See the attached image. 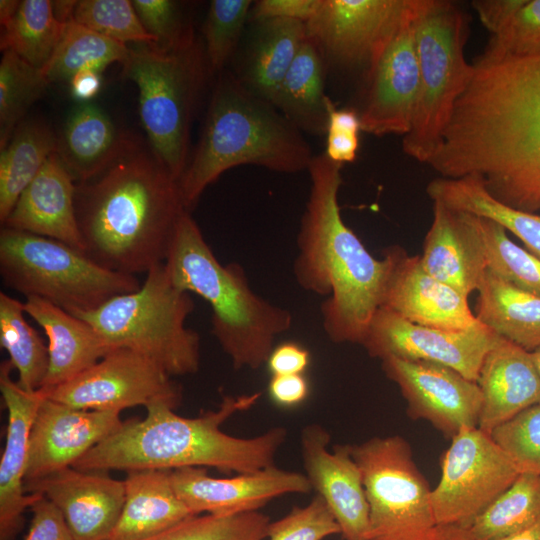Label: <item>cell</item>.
Masks as SVG:
<instances>
[{"label": "cell", "mask_w": 540, "mask_h": 540, "mask_svg": "<svg viewBox=\"0 0 540 540\" xmlns=\"http://www.w3.org/2000/svg\"><path fill=\"white\" fill-rule=\"evenodd\" d=\"M342 164L326 154L313 156L311 186L297 236L293 273L298 285L319 296L322 325L334 343L362 345L382 307L392 267L389 248L373 257L342 219L338 193Z\"/></svg>", "instance_id": "1"}, {"label": "cell", "mask_w": 540, "mask_h": 540, "mask_svg": "<svg viewBox=\"0 0 540 540\" xmlns=\"http://www.w3.org/2000/svg\"><path fill=\"white\" fill-rule=\"evenodd\" d=\"M185 211L178 181L141 144L99 175L76 183L84 253L113 272L147 273L164 263Z\"/></svg>", "instance_id": "2"}, {"label": "cell", "mask_w": 540, "mask_h": 540, "mask_svg": "<svg viewBox=\"0 0 540 540\" xmlns=\"http://www.w3.org/2000/svg\"><path fill=\"white\" fill-rule=\"evenodd\" d=\"M260 396V392L225 396L216 410L195 418L179 416L164 402L152 403L145 407V418L122 421L72 467L98 472L211 467L240 474L274 466L287 438L286 428L272 427L250 438L221 429L234 414L253 407Z\"/></svg>", "instance_id": "3"}, {"label": "cell", "mask_w": 540, "mask_h": 540, "mask_svg": "<svg viewBox=\"0 0 540 540\" xmlns=\"http://www.w3.org/2000/svg\"><path fill=\"white\" fill-rule=\"evenodd\" d=\"M314 155L301 130L240 78L220 75L196 151L178 181L184 207L192 208L225 171L240 165L295 173Z\"/></svg>", "instance_id": "4"}, {"label": "cell", "mask_w": 540, "mask_h": 540, "mask_svg": "<svg viewBox=\"0 0 540 540\" xmlns=\"http://www.w3.org/2000/svg\"><path fill=\"white\" fill-rule=\"evenodd\" d=\"M164 263L178 288L209 303L212 334L234 369L266 364L275 337L292 326L291 312L256 294L240 264H221L189 211L179 219Z\"/></svg>", "instance_id": "5"}, {"label": "cell", "mask_w": 540, "mask_h": 540, "mask_svg": "<svg viewBox=\"0 0 540 540\" xmlns=\"http://www.w3.org/2000/svg\"><path fill=\"white\" fill-rule=\"evenodd\" d=\"M140 288L116 296L94 311L72 315L88 322L112 348H127L172 376L195 374L200 337L186 327L194 310L190 293L172 281L165 263L152 267Z\"/></svg>", "instance_id": "6"}, {"label": "cell", "mask_w": 540, "mask_h": 540, "mask_svg": "<svg viewBox=\"0 0 540 540\" xmlns=\"http://www.w3.org/2000/svg\"><path fill=\"white\" fill-rule=\"evenodd\" d=\"M125 78L138 89L139 115L150 150L179 181L188 164L190 126L209 69L196 37L164 47L136 44L122 63Z\"/></svg>", "instance_id": "7"}, {"label": "cell", "mask_w": 540, "mask_h": 540, "mask_svg": "<svg viewBox=\"0 0 540 540\" xmlns=\"http://www.w3.org/2000/svg\"><path fill=\"white\" fill-rule=\"evenodd\" d=\"M469 16L449 0H418L415 45L419 92L410 131L403 136L406 155L428 163L441 145L456 101L473 77L464 48Z\"/></svg>", "instance_id": "8"}, {"label": "cell", "mask_w": 540, "mask_h": 540, "mask_svg": "<svg viewBox=\"0 0 540 540\" xmlns=\"http://www.w3.org/2000/svg\"><path fill=\"white\" fill-rule=\"evenodd\" d=\"M0 274L6 287L44 299L70 314L94 311L137 291L135 275L113 272L61 241L2 227Z\"/></svg>", "instance_id": "9"}, {"label": "cell", "mask_w": 540, "mask_h": 540, "mask_svg": "<svg viewBox=\"0 0 540 540\" xmlns=\"http://www.w3.org/2000/svg\"><path fill=\"white\" fill-rule=\"evenodd\" d=\"M369 505V540H434L431 489L399 435L351 445Z\"/></svg>", "instance_id": "10"}, {"label": "cell", "mask_w": 540, "mask_h": 540, "mask_svg": "<svg viewBox=\"0 0 540 540\" xmlns=\"http://www.w3.org/2000/svg\"><path fill=\"white\" fill-rule=\"evenodd\" d=\"M521 472L490 434L463 427L441 460V477L431 491L438 526L469 528Z\"/></svg>", "instance_id": "11"}, {"label": "cell", "mask_w": 540, "mask_h": 540, "mask_svg": "<svg viewBox=\"0 0 540 540\" xmlns=\"http://www.w3.org/2000/svg\"><path fill=\"white\" fill-rule=\"evenodd\" d=\"M40 392L77 409L118 413L155 402H164L175 409L182 400L180 385L167 372L127 348L113 349L72 380Z\"/></svg>", "instance_id": "12"}, {"label": "cell", "mask_w": 540, "mask_h": 540, "mask_svg": "<svg viewBox=\"0 0 540 540\" xmlns=\"http://www.w3.org/2000/svg\"><path fill=\"white\" fill-rule=\"evenodd\" d=\"M498 337L480 322L466 330L449 331L412 323L380 307L362 346L373 358L433 362L476 382L483 359Z\"/></svg>", "instance_id": "13"}, {"label": "cell", "mask_w": 540, "mask_h": 540, "mask_svg": "<svg viewBox=\"0 0 540 540\" xmlns=\"http://www.w3.org/2000/svg\"><path fill=\"white\" fill-rule=\"evenodd\" d=\"M414 0H322L306 23L325 60L366 69L400 28Z\"/></svg>", "instance_id": "14"}, {"label": "cell", "mask_w": 540, "mask_h": 540, "mask_svg": "<svg viewBox=\"0 0 540 540\" xmlns=\"http://www.w3.org/2000/svg\"><path fill=\"white\" fill-rule=\"evenodd\" d=\"M418 0L400 28L366 69V90L359 112L362 131L405 136L411 129L419 92L415 45Z\"/></svg>", "instance_id": "15"}, {"label": "cell", "mask_w": 540, "mask_h": 540, "mask_svg": "<svg viewBox=\"0 0 540 540\" xmlns=\"http://www.w3.org/2000/svg\"><path fill=\"white\" fill-rule=\"evenodd\" d=\"M381 361L387 378L400 389L411 418L429 422L450 439L463 427H477L482 405L477 382L433 362L395 357Z\"/></svg>", "instance_id": "16"}, {"label": "cell", "mask_w": 540, "mask_h": 540, "mask_svg": "<svg viewBox=\"0 0 540 540\" xmlns=\"http://www.w3.org/2000/svg\"><path fill=\"white\" fill-rule=\"evenodd\" d=\"M329 432L312 423L301 431L300 447L305 475L328 506L345 540H369V505L362 472L351 445L329 450Z\"/></svg>", "instance_id": "17"}, {"label": "cell", "mask_w": 540, "mask_h": 540, "mask_svg": "<svg viewBox=\"0 0 540 540\" xmlns=\"http://www.w3.org/2000/svg\"><path fill=\"white\" fill-rule=\"evenodd\" d=\"M170 477L178 497L195 515L259 511L277 497L312 490L305 474L275 465L230 478L211 477L206 468L188 467L171 470Z\"/></svg>", "instance_id": "18"}, {"label": "cell", "mask_w": 540, "mask_h": 540, "mask_svg": "<svg viewBox=\"0 0 540 540\" xmlns=\"http://www.w3.org/2000/svg\"><path fill=\"white\" fill-rule=\"evenodd\" d=\"M119 414L77 409L44 396L31 428L25 483L72 467L119 428Z\"/></svg>", "instance_id": "19"}, {"label": "cell", "mask_w": 540, "mask_h": 540, "mask_svg": "<svg viewBox=\"0 0 540 540\" xmlns=\"http://www.w3.org/2000/svg\"><path fill=\"white\" fill-rule=\"evenodd\" d=\"M25 493H41L62 513L75 540H108L125 502L124 480L107 472L66 468L24 484Z\"/></svg>", "instance_id": "20"}, {"label": "cell", "mask_w": 540, "mask_h": 540, "mask_svg": "<svg viewBox=\"0 0 540 540\" xmlns=\"http://www.w3.org/2000/svg\"><path fill=\"white\" fill-rule=\"evenodd\" d=\"M389 250L392 267L382 307L412 323L449 331L466 330L479 323L468 297L428 274L420 255L410 256L399 246Z\"/></svg>", "instance_id": "21"}, {"label": "cell", "mask_w": 540, "mask_h": 540, "mask_svg": "<svg viewBox=\"0 0 540 540\" xmlns=\"http://www.w3.org/2000/svg\"><path fill=\"white\" fill-rule=\"evenodd\" d=\"M9 360L0 365V390L8 411L5 447L0 461V540H15L24 524L23 513L41 497L25 493L32 424L44 395L27 392L10 374Z\"/></svg>", "instance_id": "22"}, {"label": "cell", "mask_w": 540, "mask_h": 540, "mask_svg": "<svg viewBox=\"0 0 540 540\" xmlns=\"http://www.w3.org/2000/svg\"><path fill=\"white\" fill-rule=\"evenodd\" d=\"M424 270L469 297L488 269L486 248L476 217L433 201V219L423 242Z\"/></svg>", "instance_id": "23"}, {"label": "cell", "mask_w": 540, "mask_h": 540, "mask_svg": "<svg viewBox=\"0 0 540 540\" xmlns=\"http://www.w3.org/2000/svg\"><path fill=\"white\" fill-rule=\"evenodd\" d=\"M76 182L57 152L22 192L2 227L61 241L84 252L75 212Z\"/></svg>", "instance_id": "24"}, {"label": "cell", "mask_w": 540, "mask_h": 540, "mask_svg": "<svg viewBox=\"0 0 540 540\" xmlns=\"http://www.w3.org/2000/svg\"><path fill=\"white\" fill-rule=\"evenodd\" d=\"M476 382L482 393L477 427L488 434L540 400L531 352L502 337L485 355Z\"/></svg>", "instance_id": "25"}, {"label": "cell", "mask_w": 540, "mask_h": 540, "mask_svg": "<svg viewBox=\"0 0 540 540\" xmlns=\"http://www.w3.org/2000/svg\"><path fill=\"white\" fill-rule=\"evenodd\" d=\"M24 309L48 338L49 366L42 392L72 380L115 349L88 322L44 299L26 297Z\"/></svg>", "instance_id": "26"}, {"label": "cell", "mask_w": 540, "mask_h": 540, "mask_svg": "<svg viewBox=\"0 0 540 540\" xmlns=\"http://www.w3.org/2000/svg\"><path fill=\"white\" fill-rule=\"evenodd\" d=\"M140 145L133 135L115 126L97 105L74 107L58 137L57 153L76 183L99 175Z\"/></svg>", "instance_id": "27"}, {"label": "cell", "mask_w": 540, "mask_h": 540, "mask_svg": "<svg viewBox=\"0 0 540 540\" xmlns=\"http://www.w3.org/2000/svg\"><path fill=\"white\" fill-rule=\"evenodd\" d=\"M171 470H136L124 479L125 502L108 540H147L195 515L178 497Z\"/></svg>", "instance_id": "28"}, {"label": "cell", "mask_w": 540, "mask_h": 540, "mask_svg": "<svg viewBox=\"0 0 540 540\" xmlns=\"http://www.w3.org/2000/svg\"><path fill=\"white\" fill-rule=\"evenodd\" d=\"M325 59L309 37L299 49L273 105L297 128L311 134L327 131L333 102L325 93Z\"/></svg>", "instance_id": "29"}, {"label": "cell", "mask_w": 540, "mask_h": 540, "mask_svg": "<svg viewBox=\"0 0 540 540\" xmlns=\"http://www.w3.org/2000/svg\"><path fill=\"white\" fill-rule=\"evenodd\" d=\"M477 291L475 315L480 323L528 352L540 347V297L488 269Z\"/></svg>", "instance_id": "30"}, {"label": "cell", "mask_w": 540, "mask_h": 540, "mask_svg": "<svg viewBox=\"0 0 540 540\" xmlns=\"http://www.w3.org/2000/svg\"><path fill=\"white\" fill-rule=\"evenodd\" d=\"M241 81L254 94L273 105L277 91L308 37L306 23L259 19Z\"/></svg>", "instance_id": "31"}, {"label": "cell", "mask_w": 540, "mask_h": 540, "mask_svg": "<svg viewBox=\"0 0 540 540\" xmlns=\"http://www.w3.org/2000/svg\"><path fill=\"white\" fill-rule=\"evenodd\" d=\"M426 191L432 201L496 222L540 259V213L521 211L499 202L478 177L471 175L436 178L429 182Z\"/></svg>", "instance_id": "32"}, {"label": "cell", "mask_w": 540, "mask_h": 540, "mask_svg": "<svg viewBox=\"0 0 540 540\" xmlns=\"http://www.w3.org/2000/svg\"><path fill=\"white\" fill-rule=\"evenodd\" d=\"M58 137L36 118L24 119L0 155V222L7 219L22 192L49 156L57 152Z\"/></svg>", "instance_id": "33"}, {"label": "cell", "mask_w": 540, "mask_h": 540, "mask_svg": "<svg viewBox=\"0 0 540 540\" xmlns=\"http://www.w3.org/2000/svg\"><path fill=\"white\" fill-rule=\"evenodd\" d=\"M24 302L0 292V344L18 372V385L27 392L38 391L49 366L48 346L24 317Z\"/></svg>", "instance_id": "34"}, {"label": "cell", "mask_w": 540, "mask_h": 540, "mask_svg": "<svg viewBox=\"0 0 540 540\" xmlns=\"http://www.w3.org/2000/svg\"><path fill=\"white\" fill-rule=\"evenodd\" d=\"M128 53V45L70 21L64 24L61 39L42 72L50 84L70 81L82 70L101 72L112 63L122 64Z\"/></svg>", "instance_id": "35"}, {"label": "cell", "mask_w": 540, "mask_h": 540, "mask_svg": "<svg viewBox=\"0 0 540 540\" xmlns=\"http://www.w3.org/2000/svg\"><path fill=\"white\" fill-rule=\"evenodd\" d=\"M64 30L54 15L52 1L23 0L8 25L2 28V52L12 51L32 66L43 69Z\"/></svg>", "instance_id": "36"}, {"label": "cell", "mask_w": 540, "mask_h": 540, "mask_svg": "<svg viewBox=\"0 0 540 540\" xmlns=\"http://www.w3.org/2000/svg\"><path fill=\"white\" fill-rule=\"evenodd\" d=\"M540 518V475L521 472L468 528L475 540H492Z\"/></svg>", "instance_id": "37"}, {"label": "cell", "mask_w": 540, "mask_h": 540, "mask_svg": "<svg viewBox=\"0 0 540 540\" xmlns=\"http://www.w3.org/2000/svg\"><path fill=\"white\" fill-rule=\"evenodd\" d=\"M50 83L38 69L12 51H4L0 62V148L10 141L30 106Z\"/></svg>", "instance_id": "38"}, {"label": "cell", "mask_w": 540, "mask_h": 540, "mask_svg": "<svg viewBox=\"0 0 540 540\" xmlns=\"http://www.w3.org/2000/svg\"><path fill=\"white\" fill-rule=\"evenodd\" d=\"M475 217L486 248L488 270L514 287L540 297V259L514 243L496 222Z\"/></svg>", "instance_id": "39"}, {"label": "cell", "mask_w": 540, "mask_h": 540, "mask_svg": "<svg viewBox=\"0 0 540 540\" xmlns=\"http://www.w3.org/2000/svg\"><path fill=\"white\" fill-rule=\"evenodd\" d=\"M270 523L269 516L260 511L193 515L147 540H264Z\"/></svg>", "instance_id": "40"}, {"label": "cell", "mask_w": 540, "mask_h": 540, "mask_svg": "<svg viewBox=\"0 0 540 540\" xmlns=\"http://www.w3.org/2000/svg\"><path fill=\"white\" fill-rule=\"evenodd\" d=\"M72 21L122 44L157 43L128 0L77 1Z\"/></svg>", "instance_id": "41"}, {"label": "cell", "mask_w": 540, "mask_h": 540, "mask_svg": "<svg viewBox=\"0 0 540 540\" xmlns=\"http://www.w3.org/2000/svg\"><path fill=\"white\" fill-rule=\"evenodd\" d=\"M250 0H213L203 25L206 60L210 72H221L241 37Z\"/></svg>", "instance_id": "42"}, {"label": "cell", "mask_w": 540, "mask_h": 540, "mask_svg": "<svg viewBox=\"0 0 540 540\" xmlns=\"http://www.w3.org/2000/svg\"><path fill=\"white\" fill-rule=\"evenodd\" d=\"M540 54V0H525L507 25L489 39L474 64Z\"/></svg>", "instance_id": "43"}, {"label": "cell", "mask_w": 540, "mask_h": 540, "mask_svg": "<svg viewBox=\"0 0 540 540\" xmlns=\"http://www.w3.org/2000/svg\"><path fill=\"white\" fill-rule=\"evenodd\" d=\"M520 472L540 475V400L490 434Z\"/></svg>", "instance_id": "44"}, {"label": "cell", "mask_w": 540, "mask_h": 540, "mask_svg": "<svg viewBox=\"0 0 540 540\" xmlns=\"http://www.w3.org/2000/svg\"><path fill=\"white\" fill-rule=\"evenodd\" d=\"M341 534L340 527L325 501L316 495L303 507H293L281 519L271 522L269 540H322Z\"/></svg>", "instance_id": "45"}, {"label": "cell", "mask_w": 540, "mask_h": 540, "mask_svg": "<svg viewBox=\"0 0 540 540\" xmlns=\"http://www.w3.org/2000/svg\"><path fill=\"white\" fill-rule=\"evenodd\" d=\"M132 5L145 30L158 45L178 46L195 37L184 22L180 6L171 0H133Z\"/></svg>", "instance_id": "46"}, {"label": "cell", "mask_w": 540, "mask_h": 540, "mask_svg": "<svg viewBox=\"0 0 540 540\" xmlns=\"http://www.w3.org/2000/svg\"><path fill=\"white\" fill-rule=\"evenodd\" d=\"M30 509L32 521L24 540H75L60 510L44 495Z\"/></svg>", "instance_id": "47"}, {"label": "cell", "mask_w": 540, "mask_h": 540, "mask_svg": "<svg viewBox=\"0 0 540 540\" xmlns=\"http://www.w3.org/2000/svg\"><path fill=\"white\" fill-rule=\"evenodd\" d=\"M322 0H260L250 12L254 20L281 18L310 21L317 13Z\"/></svg>", "instance_id": "48"}, {"label": "cell", "mask_w": 540, "mask_h": 540, "mask_svg": "<svg viewBox=\"0 0 540 540\" xmlns=\"http://www.w3.org/2000/svg\"><path fill=\"white\" fill-rule=\"evenodd\" d=\"M310 352L294 341L273 347L266 365L271 376L304 374L310 365Z\"/></svg>", "instance_id": "49"}, {"label": "cell", "mask_w": 540, "mask_h": 540, "mask_svg": "<svg viewBox=\"0 0 540 540\" xmlns=\"http://www.w3.org/2000/svg\"><path fill=\"white\" fill-rule=\"evenodd\" d=\"M309 383L304 374L274 375L268 384L271 400L281 407H294L306 400Z\"/></svg>", "instance_id": "50"}, {"label": "cell", "mask_w": 540, "mask_h": 540, "mask_svg": "<svg viewBox=\"0 0 540 540\" xmlns=\"http://www.w3.org/2000/svg\"><path fill=\"white\" fill-rule=\"evenodd\" d=\"M525 0H474L471 5L482 25L495 35L510 21Z\"/></svg>", "instance_id": "51"}, {"label": "cell", "mask_w": 540, "mask_h": 540, "mask_svg": "<svg viewBox=\"0 0 540 540\" xmlns=\"http://www.w3.org/2000/svg\"><path fill=\"white\" fill-rule=\"evenodd\" d=\"M325 154L339 164L353 162L359 149V134L327 132Z\"/></svg>", "instance_id": "52"}, {"label": "cell", "mask_w": 540, "mask_h": 540, "mask_svg": "<svg viewBox=\"0 0 540 540\" xmlns=\"http://www.w3.org/2000/svg\"><path fill=\"white\" fill-rule=\"evenodd\" d=\"M69 82L73 97L82 103H87L99 92L101 75L96 70L86 69L76 73Z\"/></svg>", "instance_id": "53"}, {"label": "cell", "mask_w": 540, "mask_h": 540, "mask_svg": "<svg viewBox=\"0 0 540 540\" xmlns=\"http://www.w3.org/2000/svg\"><path fill=\"white\" fill-rule=\"evenodd\" d=\"M434 540H475L467 528L438 526Z\"/></svg>", "instance_id": "54"}, {"label": "cell", "mask_w": 540, "mask_h": 540, "mask_svg": "<svg viewBox=\"0 0 540 540\" xmlns=\"http://www.w3.org/2000/svg\"><path fill=\"white\" fill-rule=\"evenodd\" d=\"M492 540H540V518L521 530Z\"/></svg>", "instance_id": "55"}, {"label": "cell", "mask_w": 540, "mask_h": 540, "mask_svg": "<svg viewBox=\"0 0 540 540\" xmlns=\"http://www.w3.org/2000/svg\"><path fill=\"white\" fill-rule=\"evenodd\" d=\"M76 4L75 0L52 1L53 12L57 20L63 24L72 21Z\"/></svg>", "instance_id": "56"}, {"label": "cell", "mask_w": 540, "mask_h": 540, "mask_svg": "<svg viewBox=\"0 0 540 540\" xmlns=\"http://www.w3.org/2000/svg\"><path fill=\"white\" fill-rule=\"evenodd\" d=\"M21 1L18 0H1L0 1V23L1 27H5L15 16Z\"/></svg>", "instance_id": "57"}, {"label": "cell", "mask_w": 540, "mask_h": 540, "mask_svg": "<svg viewBox=\"0 0 540 540\" xmlns=\"http://www.w3.org/2000/svg\"><path fill=\"white\" fill-rule=\"evenodd\" d=\"M529 63L540 82V54L528 57Z\"/></svg>", "instance_id": "58"}, {"label": "cell", "mask_w": 540, "mask_h": 540, "mask_svg": "<svg viewBox=\"0 0 540 540\" xmlns=\"http://www.w3.org/2000/svg\"><path fill=\"white\" fill-rule=\"evenodd\" d=\"M531 356H532V359H533V362L536 366V369L540 375V347L537 348L536 350L532 351L531 352Z\"/></svg>", "instance_id": "59"}]
</instances>
